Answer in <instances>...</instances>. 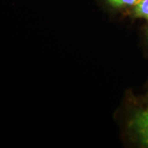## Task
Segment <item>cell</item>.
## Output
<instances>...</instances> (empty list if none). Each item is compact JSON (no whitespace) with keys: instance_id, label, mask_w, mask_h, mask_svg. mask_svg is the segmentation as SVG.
Listing matches in <instances>:
<instances>
[{"instance_id":"cell-2","label":"cell","mask_w":148,"mask_h":148,"mask_svg":"<svg viewBox=\"0 0 148 148\" xmlns=\"http://www.w3.org/2000/svg\"><path fill=\"white\" fill-rule=\"evenodd\" d=\"M133 7L134 16L148 20V0H138Z\"/></svg>"},{"instance_id":"cell-1","label":"cell","mask_w":148,"mask_h":148,"mask_svg":"<svg viewBox=\"0 0 148 148\" xmlns=\"http://www.w3.org/2000/svg\"><path fill=\"white\" fill-rule=\"evenodd\" d=\"M141 143L148 147V108L138 112L130 123Z\"/></svg>"},{"instance_id":"cell-3","label":"cell","mask_w":148,"mask_h":148,"mask_svg":"<svg viewBox=\"0 0 148 148\" xmlns=\"http://www.w3.org/2000/svg\"><path fill=\"white\" fill-rule=\"evenodd\" d=\"M138 0H108L111 5L116 8H124L134 6Z\"/></svg>"}]
</instances>
